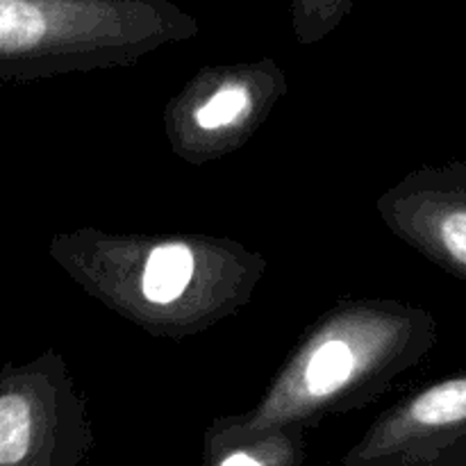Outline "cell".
<instances>
[{"mask_svg":"<svg viewBox=\"0 0 466 466\" xmlns=\"http://www.w3.org/2000/svg\"><path fill=\"white\" fill-rule=\"evenodd\" d=\"M437 344L431 309L394 299H346L317 319L262 399L209 423L203 449L285 426L317 428L332 414L367 408Z\"/></svg>","mask_w":466,"mask_h":466,"instance_id":"cell-2","label":"cell"},{"mask_svg":"<svg viewBox=\"0 0 466 466\" xmlns=\"http://www.w3.org/2000/svg\"><path fill=\"white\" fill-rule=\"evenodd\" d=\"M194 36L171 0H0V82L130 66Z\"/></svg>","mask_w":466,"mask_h":466,"instance_id":"cell-3","label":"cell"},{"mask_svg":"<svg viewBox=\"0 0 466 466\" xmlns=\"http://www.w3.org/2000/svg\"><path fill=\"white\" fill-rule=\"evenodd\" d=\"M53 262L82 291L157 339L182 341L250 303L268 262L228 237L57 232Z\"/></svg>","mask_w":466,"mask_h":466,"instance_id":"cell-1","label":"cell"},{"mask_svg":"<svg viewBox=\"0 0 466 466\" xmlns=\"http://www.w3.org/2000/svg\"><path fill=\"white\" fill-rule=\"evenodd\" d=\"M339 466H466V371L387 408Z\"/></svg>","mask_w":466,"mask_h":466,"instance_id":"cell-6","label":"cell"},{"mask_svg":"<svg viewBox=\"0 0 466 466\" xmlns=\"http://www.w3.org/2000/svg\"><path fill=\"white\" fill-rule=\"evenodd\" d=\"M287 91L285 71L271 57L203 66L164 105V137L191 167L223 159L253 139Z\"/></svg>","mask_w":466,"mask_h":466,"instance_id":"cell-4","label":"cell"},{"mask_svg":"<svg viewBox=\"0 0 466 466\" xmlns=\"http://www.w3.org/2000/svg\"><path fill=\"white\" fill-rule=\"evenodd\" d=\"M355 0H291V32L300 46H314L341 25Z\"/></svg>","mask_w":466,"mask_h":466,"instance_id":"cell-9","label":"cell"},{"mask_svg":"<svg viewBox=\"0 0 466 466\" xmlns=\"http://www.w3.org/2000/svg\"><path fill=\"white\" fill-rule=\"evenodd\" d=\"M94 449L85 396L57 350L0 369V466H85Z\"/></svg>","mask_w":466,"mask_h":466,"instance_id":"cell-5","label":"cell"},{"mask_svg":"<svg viewBox=\"0 0 466 466\" xmlns=\"http://www.w3.org/2000/svg\"><path fill=\"white\" fill-rule=\"evenodd\" d=\"M308 428L285 426L246 440L203 449L198 466H303Z\"/></svg>","mask_w":466,"mask_h":466,"instance_id":"cell-8","label":"cell"},{"mask_svg":"<svg viewBox=\"0 0 466 466\" xmlns=\"http://www.w3.org/2000/svg\"><path fill=\"white\" fill-rule=\"evenodd\" d=\"M376 212L391 235L466 282V162L414 168L378 196Z\"/></svg>","mask_w":466,"mask_h":466,"instance_id":"cell-7","label":"cell"}]
</instances>
